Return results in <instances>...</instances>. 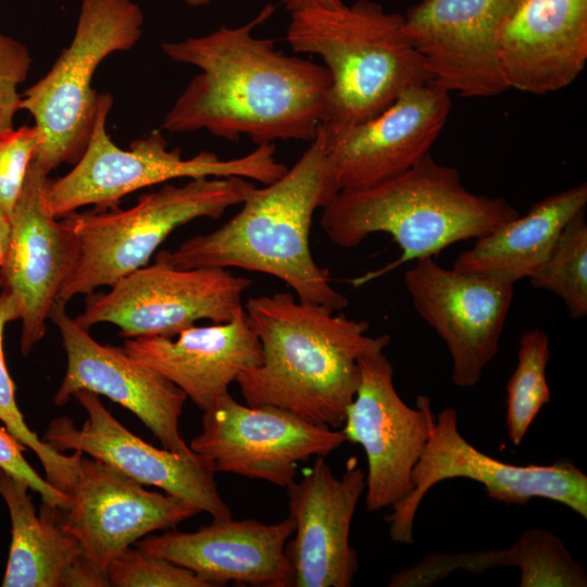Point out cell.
I'll list each match as a JSON object with an SVG mask.
<instances>
[{
    "label": "cell",
    "instance_id": "1",
    "mask_svg": "<svg viewBox=\"0 0 587 587\" xmlns=\"http://www.w3.org/2000/svg\"><path fill=\"white\" fill-rule=\"evenodd\" d=\"M275 11L266 4L248 23L161 43L177 63L200 70L165 114L170 133L207 130L257 146L312 141L325 121L332 77L325 65L288 55L253 30Z\"/></svg>",
    "mask_w": 587,
    "mask_h": 587
},
{
    "label": "cell",
    "instance_id": "2",
    "mask_svg": "<svg viewBox=\"0 0 587 587\" xmlns=\"http://www.w3.org/2000/svg\"><path fill=\"white\" fill-rule=\"evenodd\" d=\"M243 308L262 347L260 365L236 380L246 404L340 428L360 383V358L384 351L389 335L370 336L366 321L289 292L252 297Z\"/></svg>",
    "mask_w": 587,
    "mask_h": 587
},
{
    "label": "cell",
    "instance_id": "3",
    "mask_svg": "<svg viewBox=\"0 0 587 587\" xmlns=\"http://www.w3.org/2000/svg\"><path fill=\"white\" fill-rule=\"evenodd\" d=\"M338 191L316 135L292 167L275 182L254 187L225 224L185 240L173 251H160L155 261L178 268L261 272L283 280L300 301L340 311L348 298L333 287L329 272L316 264L310 248L314 212Z\"/></svg>",
    "mask_w": 587,
    "mask_h": 587
},
{
    "label": "cell",
    "instance_id": "4",
    "mask_svg": "<svg viewBox=\"0 0 587 587\" xmlns=\"http://www.w3.org/2000/svg\"><path fill=\"white\" fill-rule=\"evenodd\" d=\"M519 213L504 198L477 195L459 171L428 153L404 172L377 184L339 190L322 209V227L337 246L353 248L375 233L392 237L401 255L350 279L363 286L404 263L434 257L450 245L478 239Z\"/></svg>",
    "mask_w": 587,
    "mask_h": 587
},
{
    "label": "cell",
    "instance_id": "5",
    "mask_svg": "<svg viewBox=\"0 0 587 587\" xmlns=\"http://www.w3.org/2000/svg\"><path fill=\"white\" fill-rule=\"evenodd\" d=\"M290 14L287 42L297 53L321 57L332 77L323 123H361L404 91L430 83L405 35L403 15L387 12L380 3L358 0Z\"/></svg>",
    "mask_w": 587,
    "mask_h": 587
},
{
    "label": "cell",
    "instance_id": "6",
    "mask_svg": "<svg viewBox=\"0 0 587 587\" xmlns=\"http://www.w3.org/2000/svg\"><path fill=\"white\" fill-rule=\"evenodd\" d=\"M254 187L252 180L238 176L198 177L182 186L163 185L128 209H96L62 217L74 232L79 254L58 301L67 303L77 295L110 287L148 265L177 227L200 217L220 218Z\"/></svg>",
    "mask_w": 587,
    "mask_h": 587
},
{
    "label": "cell",
    "instance_id": "7",
    "mask_svg": "<svg viewBox=\"0 0 587 587\" xmlns=\"http://www.w3.org/2000/svg\"><path fill=\"white\" fill-rule=\"evenodd\" d=\"M112 105L111 93L100 92L92 132L82 157L66 175L47 180L46 203L58 218L89 204L98 210L115 208L134 191L176 178L238 176L268 185L288 170L276 160L274 143L259 145L228 160L209 151L184 159L179 148L168 149L165 137L157 129L124 150L107 130Z\"/></svg>",
    "mask_w": 587,
    "mask_h": 587
},
{
    "label": "cell",
    "instance_id": "8",
    "mask_svg": "<svg viewBox=\"0 0 587 587\" xmlns=\"http://www.w3.org/2000/svg\"><path fill=\"white\" fill-rule=\"evenodd\" d=\"M143 18L133 0H82L71 43L22 93L20 110L32 115L39 135L34 159L47 174L82 157L99 107L95 72L110 54L139 41Z\"/></svg>",
    "mask_w": 587,
    "mask_h": 587
},
{
    "label": "cell",
    "instance_id": "9",
    "mask_svg": "<svg viewBox=\"0 0 587 587\" xmlns=\"http://www.w3.org/2000/svg\"><path fill=\"white\" fill-rule=\"evenodd\" d=\"M467 478L483 485L489 498L505 504H526L544 498L587 519V476L573 462L515 465L497 460L471 445L459 432L458 414L445 408L432 417L428 439L412 475V490L386 517L392 541L413 542V525L426 494L438 483Z\"/></svg>",
    "mask_w": 587,
    "mask_h": 587
},
{
    "label": "cell",
    "instance_id": "10",
    "mask_svg": "<svg viewBox=\"0 0 587 587\" xmlns=\"http://www.w3.org/2000/svg\"><path fill=\"white\" fill-rule=\"evenodd\" d=\"M251 279L227 268H178L155 261L122 277L107 292L86 297L74 320L89 329L111 323L126 338L175 336L200 320L223 323L242 309Z\"/></svg>",
    "mask_w": 587,
    "mask_h": 587
},
{
    "label": "cell",
    "instance_id": "11",
    "mask_svg": "<svg viewBox=\"0 0 587 587\" xmlns=\"http://www.w3.org/2000/svg\"><path fill=\"white\" fill-rule=\"evenodd\" d=\"M345 441L341 428L314 424L272 405H243L227 392L203 412L202 430L189 447L216 473L287 488L299 462L326 457Z\"/></svg>",
    "mask_w": 587,
    "mask_h": 587
},
{
    "label": "cell",
    "instance_id": "12",
    "mask_svg": "<svg viewBox=\"0 0 587 587\" xmlns=\"http://www.w3.org/2000/svg\"><path fill=\"white\" fill-rule=\"evenodd\" d=\"M359 367L360 383L341 429L347 441L365 452V505L372 512L394 507L412 490V471L434 413L427 396H417L415 409L403 402L384 351L360 358Z\"/></svg>",
    "mask_w": 587,
    "mask_h": 587
},
{
    "label": "cell",
    "instance_id": "13",
    "mask_svg": "<svg viewBox=\"0 0 587 587\" xmlns=\"http://www.w3.org/2000/svg\"><path fill=\"white\" fill-rule=\"evenodd\" d=\"M519 0H422L407 12L404 32L430 83L469 98L509 90L501 29Z\"/></svg>",
    "mask_w": 587,
    "mask_h": 587
},
{
    "label": "cell",
    "instance_id": "14",
    "mask_svg": "<svg viewBox=\"0 0 587 587\" xmlns=\"http://www.w3.org/2000/svg\"><path fill=\"white\" fill-rule=\"evenodd\" d=\"M416 313L446 344L458 387L479 383L497 355L514 296V285L440 266L422 258L404 273Z\"/></svg>",
    "mask_w": 587,
    "mask_h": 587
},
{
    "label": "cell",
    "instance_id": "15",
    "mask_svg": "<svg viewBox=\"0 0 587 587\" xmlns=\"http://www.w3.org/2000/svg\"><path fill=\"white\" fill-rule=\"evenodd\" d=\"M76 400L87 412L82 428L67 416L52 420L42 440L58 452L67 450L98 459L141 485L161 488L209 513L213 519L232 517L222 498L212 463L189 449L175 452L146 442L121 424L97 394L79 390Z\"/></svg>",
    "mask_w": 587,
    "mask_h": 587
},
{
    "label": "cell",
    "instance_id": "16",
    "mask_svg": "<svg viewBox=\"0 0 587 587\" xmlns=\"http://www.w3.org/2000/svg\"><path fill=\"white\" fill-rule=\"evenodd\" d=\"M65 508H55L59 525L79 542L84 555L107 573L124 550L154 530L175 528L201 510L143 485L95 458L82 455Z\"/></svg>",
    "mask_w": 587,
    "mask_h": 587
},
{
    "label": "cell",
    "instance_id": "17",
    "mask_svg": "<svg viewBox=\"0 0 587 587\" xmlns=\"http://www.w3.org/2000/svg\"><path fill=\"white\" fill-rule=\"evenodd\" d=\"M450 111V93L427 83L361 123H322L317 135L339 190L364 188L413 166L429 153Z\"/></svg>",
    "mask_w": 587,
    "mask_h": 587
},
{
    "label": "cell",
    "instance_id": "18",
    "mask_svg": "<svg viewBox=\"0 0 587 587\" xmlns=\"http://www.w3.org/2000/svg\"><path fill=\"white\" fill-rule=\"evenodd\" d=\"M65 307L57 300L49 313L66 353V371L53 402L63 405L79 390L105 396L134 413L164 449H189L179 432L185 392L123 347L99 344L67 314Z\"/></svg>",
    "mask_w": 587,
    "mask_h": 587
},
{
    "label": "cell",
    "instance_id": "19",
    "mask_svg": "<svg viewBox=\"0 0 587 587\" xmlns=\"http://www.w3.org/2000/svg\"><path fill=\"white\" fill-rule=\"evenodd\" d=\"M48 175L33 159L22 193L11 215L10 238L0 265V284L21 309V352L28 355L46 333V322L79 254L78 242L64 218L48 209Z\"/></svg>",
    "mask_w": 587,
    "mask_h": 587
},
{
    "label": "cell",
    "instance_id": "20",
    "mask_svg": "<svg viewBox=\"0 0 587 587\" xmlns=\"http://www.w3.org/2000/svg\"><path fill=\"white\" fill-rule=\"evenodd\" d=\"M365 490V473L353 457L341 476L316 457L302 479L287 487L295 537L286 553L295 587H349L359 569L349 542L351 522Z\"/></svg>",
    "mask_w": 587,
    "mask_h": 587
},
{
    "label": "cell",
    "instance_id": "21",
    "mask_svg": "<svg viewBox=\"0 0 587 587\" xmlns=\"http://www.w3.org/2000/svg\"><path fill=\"white\" fill-rule=\"evenodd\" d=\"M294 530L289 515L272 524L232 516L213 519L191 533L172 528L145 536L135 545L195 572L211 587H288L292 572L286 547Z\"/></svg>",
    "mask_w": 587,
    "mask_h": 587
},
{
    "label": "cell",
    "instance_id": "22",
    "mask_svg": "<svg viewBox=\"0 0 587 587\" xmlns=\"http://www.w3.org/2000/svg\"><path fill=\"white\" fill-rule=\"evenodd\" d=\"M123 349L180 388L203 412L262 362L261 342L245 308L228 322L193 325L175 336L126 338Z\"/></svg>",
    "mask_w": 587,
    "mask_h": 587
},
{
    "label": "cell",
    "instance_id": "23",
    "mask_svg": "<svg viewBox=\"0 0 587 587\" xmlns=\"http://www.w3.org/2000/svg\"><path fill=\"white\" fill-rule=\"evenodd\" d=\"M500 50L509 88L542 95L567 87L587 61V0H519Z\"/></svg>",
    "mask_w": 587,
    "mask_h": 587
},
{
    "label": "cell",
    "instance_id": "24",
    "mask_svg": "<svg viewBox=\"0 0 587 587\" xmlns=\"http://www.w3.org/2000/svg\"><path fill=\"white\" fill-rule=\"evenodd\" d=\"M587 185L549 195L460 253L452 268L514 285L548 258L565 224L586 208Z\"/></svg>",
    "mask_w": 587,
    "mask_h": 587
},
{
    "label": "cell",
    "instance_id": "25",
    "mask_svg": "<svg viewBox=\"0 0 587 587\" xmlns=\"http://www.w3.org/2000/svg\"><path fill=\"white\" fill-rule=\"evenodd\" d=\"M516 566L521 587H585L587 576L561 539L542 528L526 529L508 549L429 553L417 564L391 574L390 587H425L455 571L480 574Z\"/></svg>",
    "mask_w": 587,
    "mask_h": 587
},
{
    "label": "cell",
    "instance_id": "26",
    "mask_svg": "<svg viewBox=\"0 0 587 587\" xmlns=\"http://www.w3.org/2000/svg\"><path fill=\"white\" fill-rule=\"evenodd\" d=\"M30 488L0 470V496L11 519V544L3 587H61L62 580L83 550L62 529L53 507L43 504L36 513Z\"/></svg>",
    "mask_w": 587,
    "mask_h": 587
},
{
    "label": "cell",
    "instance_id": "27",
    "mask_svg": "<svg viewBox=\"0 0 587 587\" xmlns=\"http://www.w3.org/2000/svg\"><path fill=\"white\" fill-rule=\"evenodd\" d=\"M21 317L16 298L0 284V421L7 429L41 462L46 479L68 496L78 473L80 452L65 454L53 450L26 424L16 403L15 386L11 378L3 351L4 327Z\"/></svg>",
    "mask_w": 587,
    "mask_h": 587
},
{
    "label": "cell",
    "instance_id": "28",
    "mask_svg": "<svg viewBox=\"0 0 587 587\" xmlns=\"http://www.w3.org/2000/svg\"><path fill=\"white\" fill-rule=\"evenodd\" d=\"M550 359L549 338L540 328L525 332L519 341L517 364L507 383L505 427L509 439L520 445L529 426L550 401L546 369Z\"/></svg>",
    "mask_w": 587,
    "mask_h": 587
},
{
    "label": "cell",
    "instance_id": "29",
    "mask_svg": "<svg viewBox=\"0 0 587 587\" xmlns=\"http://www.w3.org/2000/svg\"><path fill=\"white\" fill-rule=\"evenodd\" d=\"M533 287L561 298L572 320L587 315V224L585 209L561 230L550 254L528 277Z\"/></svg>",
    "mask_w": 587,
    "mask_h": 587
},
{
    "label": "cell",
    "instance_id": "30",
    "mask_svg": "<svg viewBox=\"0 0 587 587\" xmlns=\"http://www.w3.org/2000/svg\"><path fill=\"white\" fill-rule=\"evenodd\" d=\"M107 576L109 585L115 587H211L195 572L138 547L114 558Z\"/></svg>",
    "mask_w": 587,
    "mask_h": 587
},
{
    "label": "cell",
    "instance_id": "31",
    "mask_svg": "<svg viewBox=\"0 0 587 587\" xmlns=\"http://www.w3.org/2000/svg\"><path fill=\"white\" fill-rule=\"evenodd\" d=\"M35 125L0 133V210L11 218L38 148Z\"/></svg>",
    "mask_w": 587,
    "mask_h": 587
},
{
    "label": "cell",
    "instance_id": "32",
    "mask_svg": "<svg viewBox=\"0 0 587 587\" xmlns=\"http://www.w3.org/2000/svg\"><path fill=\"white\" fill-rule=\"evenodd\" d=\"M32 64L29 49L0 32V133L14 127L22 99L18 87L26 80Z\"/></svg>",
    "mask_w": 587,
    "mask_h": 587
},
{
    "label": "cell",
    "instance_id": "33",
    "mask_svg": "<svg viewBox=\"0 0 587 587\" xmlns=\"http://www.w3.org/2000/svg\"><path fill=\"white\" fill-rule=\"evenodd\" d=\"M26 449L5 426H0V469L27 484L30 490L38 492L43 504L65 508L70 497L52 486L30 466L23 455Z\"/></svg>",
    "mask_w": 587,
    "mask_h": 587
},
{
    "label": "cell",
    "instance_id": "34",
    "mask_svg": "<svg viewBox=\"0 0 587 587\" xmlns=\"http://www.w3.org/2000/svg\"><path fill=\"white\" fill-rule=\"evenodd\" d=\"M284 7L290 13L308 8L337 9L345 4L342 0H283Z\"/></svg>",
    "mask_w": 587,
    "mask_h": 587
},
{
    "label": "cell",
    "instance_id": "35",
    "mask_svg": "<svg viewBox=\"0 0 587 587\" xmlns=\"http://www.w3.org/2000/svg\"><path fill=\"white\" fill-rule=\"evenodd\" d=\"M11 218L8 217L0 210V265L3 261V258L7 252L9 238H10V228H11Z\"/></svg>",
    "mask_w": 587,
    "mask_h": 587
},
{
    "label": "cell",
    "instance_id": "36",
    "mask_svg": "<svg viewBox=\"0 0 587 587\" xmlns=\"http://www.w3.org/2000/svg\"><path fill=\"white\" fill-rule=\"evenodd\" d=\"M165 1H182L191 7H201V5L209 4L210 2L214 0H165Z\"/></svg>",
    "mask_w": 587,
    "mask_h": 587
},
{
    "label": "cell",
    "instance_id": "37",
    "mask_svg": "<svg viewBox=\"0 0 587 587\" xmlns=\"http://www.w3.org/2000/svg\"><path fill=\"white\" fill-rule=\"evenodd\" d=\"M1 470V469H0Z\"/></svg>",
    "mask_w": 587,
    "mask_h": 587
}]
</instances>
